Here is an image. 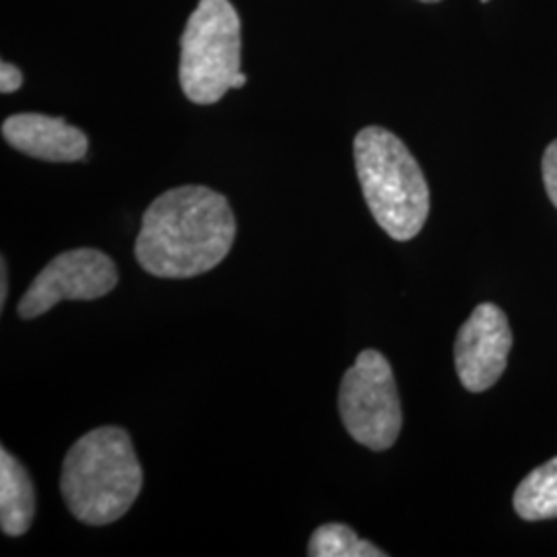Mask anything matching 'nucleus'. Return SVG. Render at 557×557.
<instances>
[{"label": "nucleus", "mask_w": 557, "mask_h": 557, "mask_svg": "<svg viewBox=\"0 0 557 557\" xmlns=\"http://www.w3.org/2000/svg\"><path fill=\"white\" fill-rule=\"evenodd\" d=\"M234 239L236 215L221 193L178 186L147 207L135 257L153 277H197L230 255Z\"/></svg>", "instance_id": "nucleus-1"}, {"label": "nucleus", "mask_w": 557, "mask_h": 557, "mask_svg": "<svg viewBox=\"0 0 557 557\" xmlns=\"http://www.w3.org/2000/svg\"><path fill=\"white\" fill-rule=\"evenodd\" d=\"M143 490V469L128 432L106 425L81 436L66 453L60 492L71 515L91 527L124 517Z\"/></svg>", "instance_id": "nucleus-2"}, {"label": "nucleus", "mask_w": 557, "mask_h": 557, "mask_svg": "<svg viewBox=\"0 0 557 557\" xmlns=\"http://www.w3.org/2000/svg\"><path fill=\"white\" fill-rule=\"evenodd\" d=\"M354 158L380 227L397 242L416 238L430 215V188L407 145L386 128L366 126L354 140Z\"/></svg>", "instance_id": "nucleus-3"}, {"label": "nucleus", "mask_w": 557, "mask_h": 557, "mask_svg": "<svg viewBox=\"0 0 557 557\" xmlns=\"http://www.w3.org/2000/svg\"><path fill=\"white\" fill-rule=\"evenodd\" d=\"M242 66V21L230 0H200L180 38V87L193 103L220 101Z\"/></svg>", "instance_id": "nucleus-4"}, {"label": "nucleus", "mask_w": 557, "mask_h": 557, "mask_svg": "<svg viewBox=\"0 0 557 557\" xmlns=\"http://www.w3.org/2000/svg\"><path fill=\"white\" fill-rule=\"evenodd\" d=\"M338 413L347 434L370 450H388L403 428L397 382L376 349L359 354L338 388Z\"/></svg>", "instance_id": "nucleus-5"}, {"label": "nucleus", "mask_w": 557, "mask_h": 557, "mask_svg": "<svg viewBox=\"0 0 557 557\" xmlns=\"http://www.w3.org/2000/svg\"><path fill=\"white\" fill-rule=\"evenodd\" d=\"M119 283L114 260L101 250H66L50 260L20 301L21 319H38L62 299H98L108 296Z\"/></svg>", "instance_id": "nucleus-6"}, {"label": "nucleus", "mask_w": 557, "mask_h": 557, "mask_svg": "<svg viewBox=\"0 0 557 557\" xmlns=\"http://www.w3.org/2000/svg\"><path fill=\"white\" fill-rule=\"evenodd\" d=\"M512 331L496 304H479L458 331L455 366L462 386L471 393L492 388L508 366Z\"/></svg>", "instance_id": "nucleus-7"}, {"label": "nucleus", "mask_w": 557, "mask_h": 557, "mask_svg": "<svg viewBox=\"0 0 557 557\" xmlns=\"http://www.w3.org/2000/svg\"><path fill=\"white\" fill-rule=\"evenodd\" d=\"M2 137L21 153L36 160L71 163L89 151L87 135L66 120L46 114H15L2 122Z\"/></svg>", "instance_id": "nucleus-8"}, {"label": "nucleus", "mask_w": 557, "mask_h": 557, "mask_svg": "<svg viewBox=\"0 0 557 557\" xmlns=\"http://www.w3.org/2000/svg\"><path fill=\"white\" fill-rule=\"evenodd\" d=\"M36 517V490L29 473L9 450H0V527L9 537L29 531Z\"/></svg>", "instance_id": "nucleus-9"}, {"label": "nucleus", "mask_w": 557, "mask_h": 557, "mask_svg": "<svg viewBox=\"0 0 557 557\" xmlns=\"http://www.w3.org/2000/svg\"><path fill=\"white\" fill-rule=\"evenodd\" d=\"M515 510L524 520L557 518V457L520 481L515 494Z\"/></svg>", "instance_id": "nucleus-10"}, {"label": "nucleus", "mask_w": 557, "mask_h": 557, "mask_svg": "<svg viewBox=\"0 0 557 557\" xmlns=\"http://www.w3.org/2000/svg\"><path fill=\"white\" fill-rule=\"evenodd\" d=\"M310 557H384L386 554L370 541L358 537V533L341 522L322 524L308 545Z\"/></svg>", "instance_id": "nucleus-11"}, {"label": "nucleus", "mask_w": 557, "mask_h": 557, "mask_svg": "<svg viewBox=\"0 0 557 557\" xmlns=\"http://www.w3.org/2000/svg\"><path fill=\"white\" fill-rule=\"evenodd\" d=\"M543 182L547 197L556 205L557 209V140H554L543 156Z\"/></svg>", "instance_id": "nucleus-12"}, {"label": "nucleus", "mask_w": 557, "mask_h": 557, "mask_svg": "<svg viewBox=\"0 0 557 557\" xmlns=\"http://www.w3.org/2000/svg\"><path fill=\"white\" fill-rule=\"evenodd\" d=\"M23 85V73L11 62H0V91L13 94Z\"/></svg>", "instance_id": "nucleus-13"}, {"label": "nucleus", "mask_w": 557, "mask_h": 557, "mask_svg": "<svg viewBox=\"0 0 557 557\" xmlns=\"http://www.w3.org/2000/svg\"><path fill=\"white\" fill-rule=\"evenodd\" d=\"M7 273H9V269H7V260L2 259V264H0V277H2V285H0V308H4V301H7V294H9V278H7Z\"/></svg>", "instance_id": "nucleus-14"}, {"label": "nucleus", "mask_w": 557, "mask_h": 557, "mask_svg": "<svg viewBox=\"0 0 557 557\" xmlns=\"http://www.w3.org/2000/svg\"><path fill=\"white\" fill-rule=\"evenodd\" d=\"M421 2H440V0H421Z\"/></svg>", "instance_id": "nucleus-15"}, {"label": "nucleus", "mask_w": 557, "mask_h": 557, "mask_svg": "<svg viewBox=\"0 0 557 557\" xmlns=\"http://www.w3.org/2000/svg\"><path fill=\"white\" fill-rule=\"evenodd\" d=\"M487 2H490V0H481V4H487Z\"/></svg>", "instance_id": "nucleus-16"}]
</instances>
